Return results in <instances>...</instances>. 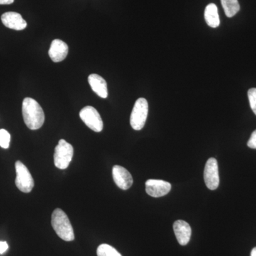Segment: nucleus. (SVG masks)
<instances>
[{"label": "nucleus", "mask_w": 256, "mask_h": 256, "mask_svg": "<svg viewBox=\"0 0 256 256\" xmlns=\"http://www.w3.org/2000/svg\"><path fill=\"white\" fill-rule=\"evenodd\" d=\"M24 121L28 128L36 130L42 127L45 120L41 106L32 98H25L22 102Z\"/></svg>", "instance_id": "obj_1"}, {"label": "nucleus", "mask_w": 256, "mask_h": 256, "mask_svg": "<svg viewBox=\"0 0 256 256\" xmlns=\"http://www.w3.org/2000/svg\"><path fill=\"white\" fill-rule=\"evenodd\" d=\"M52 225L60 238L65 242H72L75 238L73 226L68 216L60 208L54 210L52 216Z\"/></svg>", "instance_id": "obj_2"}, {"label": "nucleus", "mask_w": 256, "mask_h": 256, "mask_svg": "<svg viewBox=\"0 0 256 256\" xmlns=\"http://www.w3.org/2000/svg\"><path fill=\"white\" fill-rule=\"evenodd\" d=\"M74 148L65 140H60L58 146L55 148L54 164L60 170H65L69 166L73 159Z\"/></svg>", "instance_id": "obj_3"}, {"label": "nucleus", "mask_w": 256, "mask_h": 256, "mask_svg": "<svg viewBox=\"0 0 256 256\" xmlns=\"http://www.w3.org/2000/svg\"><path fill=\"white\" fill-rule=\"evenodd\" d=\"M148 116V101L140 98L136 100L130 116V124L134 130H140L144 128Z\"/></svg>", "instance_id": "obj_4"}, {"label": "nucleus", "mask_w": 256, "mask_h": 256, "mask_svg": "<svg viewBox=\"0 0 256 256\" xmlns=\"http://www.w3.org/2000/svg\"><path fill=\"white\" fill-rule=\"evenodd\" d=\"M16 178L15 184L20 191L24 193H30L34 186V182L31 173L28 168L22 162L18 161L15 163Z\"/></svg>", "instance_id": "obj_5"}, {"label": "nucleus", "mask_w": 256, "mask_h": 256, "mask_svg": "<svg viewBox=\"0 0 256 256\" xmlns=\"http://www.w3.org/2000/svg\"><path fill=\"white\" fill-rule=\"evenodd\" d=\"M80 118L94 132H100L104 129V122L100 114L92 106H86L79 114Z\"/></svg>", "instance_id": "obj_6"}, {"label": "nucleus", "mask_w": 256, "mask_h": 256, "mask_svg": "<svg viewBox=\"0 0 256 256\" xmlns=\"http://www.w3.org/2000/svg\"><path fill=\"white\" fill-rule=\"evenodd\" d=\"M205 184L210 190H215L220 185V175H218V162L215 158H210L205 165L204 173Z\"/></svg>", "instance_id": "obj_7"}, {"label": "nucleus", "mask_w": 256, "mask_h": 256, "mask_svg": "<svg viewBox=\"0 0 256 256\" xmlns=\"http://www.w3.org/2000/svg\"><path fill=\"white\" fill-rule=\"evenodd\" d=\"M171 188V184L164 180H149L146 183V194L156 198L168 194Z\"/></svg>", "instance_id": "obj_8"}, {"label": "nucleus", "mask_w": 256, "mask_h": 256, "mask_svg": "<svg viewBox=\"0 0 256 256\" xmlns=\"http://www.w3.org/2000/svg\"><path fill=\"white\" fill-rule=\"evenodd\" d=\"M112 178L116 185L121 190H127L132 186V175L124 166L116 165L112 168Z\"/></svg>", "instance_id": "obj_9"}, {"label": "nucleus", "mask_w": 256, "mask_h": 256, "mask_svg": "<svg viewBox=\"0 0 256 256\" xmlns=\"http://www.w3.org/2000/svg\"><path fill=\"white\" fill-rule=\"evenodd\" d=\"M2 22L6 28L11 30L21 31L28 26V23L22 16V15L14 12H8L2 15Z\"/></svg>", "instance_id": "obj_10"}, {"label": "nucleus", "mask_w": 256, "mask_h": 256, "mask_svg": "<svg viewBox=\"0 0 256 256\" xmlns=\"http://www.w3.org/2000/svg\"><path fill=\"white\" fill-rule=\"evenodd\" d=\"M68 53V46L65 42L60 40H54L52 42L48 55L50 60L55 63L62 62L66 58Z\"/></svg>", "instance_id": "obj_11"}, {"label": "nucleus", "mask_w": 256, "mask_h": 256, "mask_svg": "<svg viewBox=\"0 0 256 256\" xmlns=\"http://www.w3.org/2000/svg\"><path fill=\"white\" fill-rule=\"evenodd\" d=\"M173 228L178 244L182 246L188 244L192 236V228L190 224L184 220H176L173 225Z\"/></svg>", "instance_id": "obj_12"}, {"label": "nucleus", "mask_w": 256, "mask_h": 256, "mask_svg": "<svg viewBox=\"0 0 256 256\" xmlns=\"http://www.w3.org/2000/svg\"><path fill=\"white\" fill-rule=\"evenodd\" d=\"M88 82L92 90L102 98H106L108 95V92L107 82L105 79L98 74H90L88 76Z\"/></svg>", "instance_id": "obj_13"}, {"label": "nucleus", "mask_w": 256, "mask_h": 256, "mask_svg": "<svg viewBox=\"0 0 256 256\" xmlns=\"http://www.w3.org/2000/svg\"><path fill=\"white\" fill-rule=\"evenodd\" d=\"M204 18L207 24L210 28H216L220 26V18L216 5L213 3L207 5L204 11Z\"/></svg>", "instance_id": "obj_14"}, {"label": "nucleus", "mask_w": 256, "mask_h": 256, "mask_svg": "<svg viewBox=\"0 0 256 256\" xmlns=\"http://www.w3.org/2000/svg\"><path fill=\"white\" fill-rule=\"evenodd\" d=\"M225 14L228 18L235 16L240 10L238 0H220Z\"/></svg>", "instance_id": "obj_15"}, {"label": "nucleus", "mask_w": 256, "mask_h": 256, "mask_svg": "<svg viewBox=\"0 0 256 256\" xmlns=\"http://www.w3.org/2000/svg\"><path fill=\"white\" fill-rule=\"evenodd\" d=\"M98 256H122L116 248L108 244H101L97 249Z\"/></svg>", "instance_id": "obj_16"}, {"label": "nucleus", "mask_w": 256, "mask_h": 256, "mask_svg": "<svg viewBox=\"0 0 256 256\" xmlns=\"http://www.w3.org/2000/svg\"><path fill=\"white\" fill-rule=\"evenodd\" d=\"M10 140H11V136L6 130H0V146L8 149L10 146Z\"/></svg>", "instance_id": "obj_17"}, {"label": "nucleus", "mask_w": 256, "mask_h": 256, "mask_svg": "<svg viewBox=\"0 0 256 256\" xmlns=\"http://www.w3.org/2000/svg\"><path fill=\"white\" fill-rule=\"evenodd\" d=\"M248 96L250 108L256 116V88H250L248 92Z\"/></svg>", "instance_id": "obj_18"}, {"label": "nucleus", "mask_w": 256, "mask_h": 256, "mask_svg": "<svg viewBox=\"0 0 256 256\" xmlns=\"http://www.w3.org/2000/svg\"><path fill=\"white\" fill-rule=\"evenodd\" d=\"M247 144L252 149H256V130L252 133L250 139L248 141Z\"/></svg>", "instance_id": "obj_19"}, {"label": "nucleus", "mask_w": 256, "mask_h": 256, "mask_svg": "<svg viewBox=\"0 0 256 256\" xmlns=\"http://www.w3.org/2000/svg\"><path fill=\"white\" fill-rule=\"evenodd\" d=\"M9 248L8 242H0V254H4Z\"/></svg>", "instance_id": "obj_20"}, {"label": "nucleus", "mask_w": 256, "mask_h": 256, "mask_svg": "<svg viewBox=\"0 0 256 256\" xmlns=\"http://www.w3.org/2000/svg\"><path fill=\"white\" fill-rule=\"evenodd\" d=\"M14 0H0V4H11Z\"/></svg>", "instance_id": "obj_21"}, {"label": "nucleus", "mask_w": 256, "mask_h": 256, "mask_svg": "<svg viewBox=\"0 0 256 256\" xmlns=\"http://www.w3.org/2000/svg\"><path fill=\"white\" fill-rule=\"evenodd\" d=\"M250 256H256V247L252 249Z\"/></svg>", "instance_id": "obj_22"}]
</instances>
